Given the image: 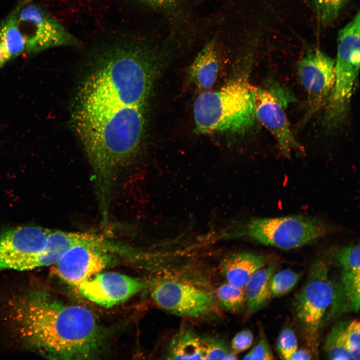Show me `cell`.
I'll return each mask as SVG.
<instances>
[{
  "label": "cell",
  "instance_id": "6da1fadb",
  "mask_svg": "<svg viewBox=\"0 0 360 360\" xmlns=\"http://www.w3.org/2000/svg\"><path fill=\"white\" fill-rule=\"evenodd\" d=\"M152 81L118 64L93 68L78 95L74 121L81 139L105 145L143 138Z\"/></svg>",
  "mask_w": 360,
  "mask_h": 360
},
{
  "label": "cell",
  "instance_id": "7a4b0ae2",
  "mask_svg": "<svg viewBox=\"0 0 360 360\" xmlns=\"http://www.w3.org/2000/svg\"><path fill=\"white\" fill-rule=\"evenodd\" d=\"M8 320L28 346L52 358H91L100 352L104 332L86 308L66 304L48 294L28 291L8 304Z\"/></svg>",
  "mask_w": 360,
  "mask_h": 360
},
{
  "label": "cell",
  "instance_id": "3957f363",
  "mask_svg": "<svg viewBox=\"0 0 360 360\" xmlns=\"http://www.w3.org/2000/svg\"><path fill=\"white\" fill-rule=\"evenodd\" d=\"M247 76L243 72L219 90L196 98L193 114L197 133H241L253 126L256 116Z\"/></svg>",
  "mask_w": 360,
  "mask_h": 360
},
{
  "label": "cell",
  "instance_id": "277c9868",
  "mask_svg": "<svg viewBox=\"0 0 360 360\" xmlns=\"http://www.w3.org/2000/svg\"><path fill=\"white\" fill-rule=\"evenodd\" d=\"M328 225L304 216L250 218L229 224L217 236L222 239L243 238L282 250L296 248L326 236Z\"/></svg>",
  "mask_w": 360,
  "mask_h": 360
},
{
  "label": "cell",
  "instance_id": "5b68a950",
  "mask_svg": "<svg viewBox=\"0 0 360 360\" xmlns=\"http://www.w3.org/2000/svg\"><path fill=\"white\" fill-rule=\"evenodd\" d=\"M329 270L328 261L324 256L314 260L294 302L296 318L308 349L316 357L318 356L320 331L324 316L334 298V284Z\"/></svg>",
  "mask_w": 360,
  "mask_h": 360
},
{
  "label": "cell",
  "instance_id": "8992f818",
  "mask_svg": "<svg viewBox=\"0 0 360 360\" xmlns=\"http://www.w3.org/2000/svg\"><path fill=\"white\" fill-rule=\"evenodd\" d=\"M49 232L40 226H22L0 232V270L42 267Z\"/></svg>",
  "mask_w": 360,
  "mask_h": 360
},
{
  "label": "cell",
  "instance_id": "52a82bcc",
  "mask_svg": "<svg viewBox=\"0 0 360 360\" xmlns=\"http://www.w3.org/2000/svg\"><path fill=\"white\" fill-rule=\"evenodd\" d=\"M150 294L160 308L176 315L199 318L208 316L216 308L211 292L181 281L156 282L151 286Z\"/></svg>",
  "mask_w": 360,
  "mask_h": 360
},
{
  "label": "cell",
  "instance_id": "ba28073f",
  "mask_svg": "<svg viewBox=\"0 0 360 360\" xmlns=\"http://www.w3.org/2000/svg\"><path fill=\"white\" fill-rule=\"evenodd\" d=\"M111 244L108 240L104 238L76 246L54 264L53 272L66 283L77 287L110 264Z\"/></svg>",
  "mask_w": 360,
  "mask_h": 360
},
{
  "label": "cell",
  "instance_id": "9c48e42d",
  "mask_svg": "<svg viewBox=\"0 0 360 360\" xmlns=\"http://www.w3.org/2000/svg\"><path fill=\"white\" fill-rule=\"evenodd\" d=\"M18 20L28 24L32 32L27 37L26 50L38 52L58 46H74L78 40L48 12L33 4L16 9Z\"/></svg>",
  "mask_w": 360,
  "mask_h": 360
},
{
  "label": "cell",
  "instance_id": "30bf717a",
  "mask_svg": "<svg viewBox=\"0 0 360 360\" xmlns=\"http://www.w3.org/2000/svg\"><path fill=\"white\" fill-rule=\"evenodd\" d=\"M144 287L145 283L139 278L116 272H100L76 288L86 300L110 308L130 298Z\"/></svg>",
  "mask_w": 360,
  "mask_h": 360
},
{
  "label": "cell",
  "instance_id": "8fae6325",
  "mask_svg": "<svg viewBox=\"0 0 360 360\" xmlns=\"http://www.w3.org/2000/svg\"><path fill=\"white\" fill-rule=\"evenodd\" d=\"M256 118L271 133L288 158L292 150L301 149L290 129L281 101L273 92L250 85Z\"/></svg>",
  "mask_w": 360,
  "mask_h": 360
},
{
  "label": "cell",
  "instance_id": "7c38bea8",
  "mask_svg": "<svg viewBox=\"0 0 360 360\" xmlns=\"http://www.w3.org/2000/svg\"><path fill=\"white\" fill-rule=\"evenodd\" d=\"M335 61L319 50L310 52L300 61L298 74L308 95L310 112L326 104L334 81Z\"/></svg>",
  "mask_w": 360,
  "mask_h": 360
},
{
  "label": "cell",
  "instance_id": "4fadbf2b",
  "mask_svg": "<svg viewBox=\"0 0 360 360\" xmlns=\"http://www.w3.org/2000/svg\"><path fill=\"white\" fill-rule=\"evenodd\" d=\"M340 268L338 281L334 284V298L329 316H338L360 308V263L338 264Z\"/></svg>",
  "mask_w": 360,
  "mask_h": 360
},
{
  "label": "cell",
  "instance_id": "5bb4252c",
  "mask_svg": "<svg viewBox=\"0 0 360 360\" xmlns=\"http://www.w3.org/2000/svg\"><path fill=\"white\" fill-rule=\"evenodd\" d=\"M266 257L248 251L230 252L220 260V270L226 282L244 288L253 274L264 266Z\"/></svg>",
  "mask_w": 360,
  "mask_h": 360
},
{
  "label": "cell",
  "instance_id": "9a60e30c",
  "mask_svg": "<svg viewBox=\"0 0 360 360\" xmlns=\"http://www.w3.org/2000/svg\"><path fill=\"white\" fill-rule=\"evenodd\" d=\"M217 44V38L214 36L200 50L188 66L189 80L200 88H210L216 80L219 70Z\"/></svg>",
  "mask_w": 360,
  "mask_h": 360
},
{
  "label": "cell",
  "instance_id": "2e32d148",
  "mask_svg": "<svg viewBox=\"0 0 360 360\" xmlns=\"http://www.w3.org/2000/svg\"><path fill=\"white\" fill-rule=\"evenodd\" d=\"M276 266L270 265L258 268L244 288L248 312L253 314L264 308L272 298L270 280Z\"/></svg>",
  "mask_w": 360,
  "mask_h": 360
},
{
  "label": "cell",
  "instance_id": "e0dca14e",
  "mask_svg": "<svg viewBox=\"0 0 360 360\" xmlns=\"http://www.w3.org/2000/svg\"><path fill=\"white\" fill-rule=\"evenodd\" d=\"M168 356L172 360H203L202 338L190 329L180 330L170 343Z\"/></svg>",
  "mask_w": 360,
  "mask_h": 360
},
{
  "label": "cell",
  "instance_id": "ac0fdd59",
  "mask_svg": "<svg viewBox=\"0 0 360 360\" xmlns=\"http://www.w3.org/2000/svg\"><path fill=\"white\" fill-rule=\"evenodd\" d=\"M0 42L6 49L11 58L20 55L26 50L27 38L22 31L16 10L2 24Z\"/></svg>",
  "mask_w": 360,
  "mask_h": 360
},
{
  "label": "cell",
  "instance_id": "d6986e66",
  "mask_svg": "<svg viewBox=\"0 0 360 360\" xmlns=\"http://www.w3.org/2000/svg\"><path fill=\"white\" fill-rule=\"evenodd\" d=\"M76 246V232L50 230L44 253L43 266L54 264L66 252Z\"/></svg>",
  "mask_w": 360,
  "mask_h": 360
},
{
  "label": "cell",
  "instance_id": "ffe728a7",
  "mask_svg": "<svg viewBox=\"0 0 360 360\" xmlns=\"http://www.w3.org/2000/svg\"><path fill=\"white\" fill-rule=\"evenodd\" d=\"M348 324L345 321L337 322L334 325L326 336L324 350L328 359L352 360L345 342L344 333Z\"/></svg>",
  "mask_w": 360,
  "mask_h": 360
},
{
  "label": "cell",
  "instance_id": "44dd1931",
  "mask_svg": "<svg viewBox=\"0 0 360 360\" xmlns=\"http://www.w3.org/2000/svg\"><path fill=\"white\" fill-rule=\"evenodd\" d=\"M216 298L220 305L232 312H240L246 304L244 288H240L228 282L219 286Z\"/></svg>",
  "mask_w": 360,
  "mask_h": 360
},
{
  "label": "cell",
  "instance_id": "7402d4cb",
  "mask_svg": "<svg viewBox=\"0 0 360 360\" xmlns=\"http://www.w3.org/2000/svg\"><path fill=\"white\" fill-rule=\"evenodd\" d=\"M302 275V272L286 269L274 274L270 280L272 298L284 296L294 287Z\"/></svg>",
  "mask_w": 360,
  "mask_h": 360
},
{
  "label": "cell",
  "instance_id": "603a6c76",
  "mask_svg": "<svg viewBox=\"0 0 360 360\" xmlns=\"http://www.w3.org/2000/svg\"><path fill=\"white\" fill-rule=\"evenodd\" d=\"M203 360H235L236 356L222 340L214 337L202 338Z\"/></svg>",
  "mask_w": 360,
  "mask_h": 360
},
{
  "label": "cell",
  "instance_id": "cb8c5ba5",
  "mask_svg": "<svg viewBox=\"0 0 360 360\" xmlns=\"http://www.w3.org/2000/svg\"><path fill=\"white\" fill-rule=\"evenodd\" d=\"M313 0L319 20L323 24H328L337 18L348 0Z\"/></svg>",
  "mask_w": 360,
  "mask_h": 360
},
{
  "label": "cell",
  "instance_id": "d4e9b609",
  "mask_svg": "<svg viewBox=\"0 0 360 360\" xmlns=\"http://www.w3.org/2000/svg\"><path fill=\"white\" fill-rule=\"evenodd\" d=\"M276 346L282 359L290 360L298 348L296 336L291 328L286 327L281 331L277 338Z\"/></svg>",
  "mask_w": 360,
  "mask_h": 360
},
{
  "label": "cell",
  "instance_id": "484cf974",
  "mask_svg": "<svg viewBox=\"0 0 360 360\" xmlns=\"http://www.w3.org/2000/svg\"><path fill=\"white\" fill-rule=\"evenodd\" d=\"M360 322L357 320L348 323L344 333L346 344L352 360L360 359Z\"/></svg>",
  "mask_w": 360,
  "mask_h": 360
},
{
  "label": "cell",
  "instance_id": "4316f807",
  "mask_svg": "<svg viewBox=\"0 0 360 360\" xmlns=\"http://www.w3.org/2000/svg\"><path fill=\"white\" fill-rule=\"evenodd\" d=\"M244 360H270L274 356L268 342L264 335H261L256 344L244 357Z\"/></svg>",
  "mask_w": 360,
  "mask_h": 360
},
{
  "label": "cell",
  "instance_id": "83f0119b",
  "mask_svg": "<svg viewBox=\"0 0 360 360\" xmlns=\"http://www.w3.org/2000/svg\"><path fill=\"white\" fill-rule=\"evenodd\" d=\"M253 340V334L249 330L239 332L232 340V351L236 354L246 351L251 346Z\"/></svg>",
  "mask_w": 360,
  "mask_h": 360
},
{
  "label": "cell",
  "instance_id": "f1b7e54d",
  "mask_svg": "<svg viewBox=\"0 0 360 360\" xmlns=\"http://www.w3.org/2000/svg\"><path fill=\"white\" fill-rule=\"evenodd\" d=\"M312 358V354L308 348L297 349L291 358L290 360H309Z\"/></svg>",
  "mask_w": 360,
  "mask_h": 360
},
{
  "label": "cell",
  "instance_id": "f546056e",
  "mask_svg": "<svg viewBox=\"0 0 360 360\" xmlns=\"http://www.w3.org/2000/svg\"><path fill=\"white\" fill-rule=\"evenodd\" d=\"M153 6L166 8L174 4L177 0H140Z\"/></svg>",
  "mask_w": 360,
  "mask_h": 360
},
{
  "label": "cell",
  "instance_id": "4dcf8cb0",
  "mask_svg": "<svg viewBox=\"0 0 360 360\" xmlns=\"http://www.w3.org/2000/svg\"><path fill=\"white\" fill-rule=\"evenodd\" d=\"M11 58L6 49L0 42V66H3Z\"/></svg>",
  "mask_w": 360,
  "mask_h": 360
}]
</instances>
